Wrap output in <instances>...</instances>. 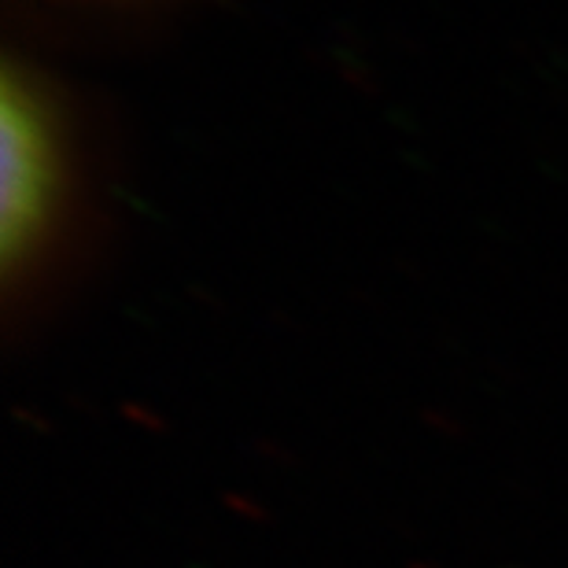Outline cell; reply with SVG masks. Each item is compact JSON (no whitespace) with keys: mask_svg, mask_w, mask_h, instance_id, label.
I'll list each match as a JSON object with an SVG mask.
<instances>
[{"mask_svg":"<svg viewBox=\"0 0 568 568\" xmlns=\"http://www.w3.org/2000/svg\"><path fill=\"white\" fill-rule=\"evenodd\" d=\"M60 148L52 119L30 89H4V255L33 258L60 214Z\"/></svg>","mask_w":568,"mask_h":568,"instance_id":"cell-1","label":"cell"}]
</instances>
